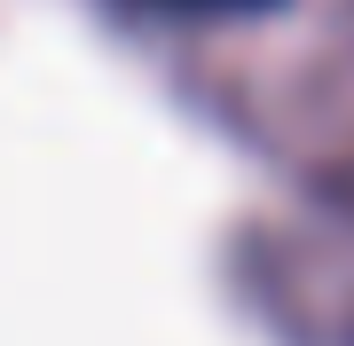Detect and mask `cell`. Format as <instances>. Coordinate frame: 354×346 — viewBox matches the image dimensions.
<instances>
[{"label": "cell", "mask_w": 354, "mask_h": 346, "mask_svg": "<svg viewBox=\"0 0 354 346\" xmlns=\"http://www.w3.org/2000/svg\"><path fill=\"white\" fill-rule=\"evenodd\" d=\"M158 16H244V8H276V0H142Z\"/></svg>", "instance_id": "obj_1"}]
</instances>
